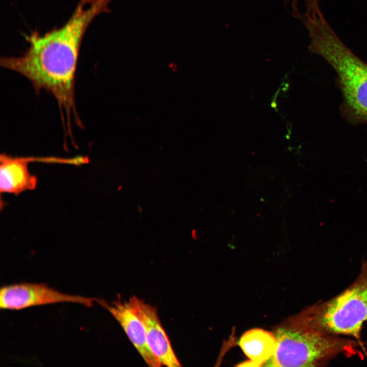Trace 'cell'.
Segmentation results:
<instances>
[{
  "label": "cell",
  "mask_w": 367,
  "mask_h": 367,
  "mask_svg": "<svg viewBox=\"0 0 367 367\" xmlns=\"http://www.w3.org/2000/svg\"><path fill=\"white\" fill-rule=\"evenodd\" d=\"M112 0H80L72 15L62 27L44 35L37 31L26 36L30 46L19 57H5L2 67L27 78L36 91L45 89L56 99L64 131L71 134L73 117L81 126L74 100L75 74L84 34L98 15L110 12Z\"/></svg>",
  "instance_id": "6da1fadb"
},
{
  "label": "cell",
  "mask_w": 367,
  "mask_h": 367,
  "mask_svg": "<svg viewBox=\"0 0 367 367\" xmlns=\"http://www.w3.org/2000/svg\"><path fill=\"white\" fill-rule=\"evenodd\" d=\"M309 51L324 59L335 71L343 96V117L350 124H367V64L340 39L326 19L308 28Z\"/></svg>",
  "instance_id": "7a4b0ae2"
},
{
  "label": "cell",
  "mask_w": 367,
  "mask_h": 367,
  "mask_svg": "<svg viewBox=\"0 0 367 367\" xmlns=\"http://www.w3.org/2000/svg\"><path fill=\"white\" fill-rule=\"evenodd\" d=\"M286 321L322 334L359 338L362 325L367 322V259L362 260L358 277L347 289Z\"/></svg>",
  "instance_id": "3957f363"
},
{
  "label": "cell",
  "mask_w": 367,
  "mask_h": 367,
  "mask_svg": "<svg viewBox=\"0 0 367 367\" xmlns=\"http://www.w3.org/2000/svg\"><path fill=\"white\" fill-rule=\"evenodd\" d=\"M273 332L277 339L276 349L264 366H323L356 344L353 340L304 329L286 321Z\"/></svg>",
  "instance_id": "277c9868"
},
{
  "label": "cell",
  "mask_w": 367,
  "mask_h": 367,
  "mask_svg": "<svg viewBox=\"0 0 367 367\" xmlns=\"http://www.w3.org/2000/svg\"><path fill=\"white\" fill-rule=\"evenodd\" d=\"M97 299L63 293L43 283H17L3 286L0 291V307L4 309L18 310L62 302L91 307Z\"/></svg>",
  "instance_id": "5b68a950"
},
{
  "label": "cell",
  "mask_w": 367,
  "mask_h": 367,
  "mask_svg": "<svg viewBox=\"0 0 367 367\" xmlns=\"http://www.w3.org/2000/svg\"><path fill=\"white\" fill-rule=\"evenodd\" d=\"M129 301L143 324L149 348L162 365L181 366L161 325L156 308L136 296L131 297Z\"/></svg>",
  "instance_id": "8992f818"
},
{
  "label": "cell",
  "mask_w": 367,
  "mask_h": 367,
  "mask_svg": "<svg viewBox=\"0 0 367 367\" xmlns=\"http://www.w3.org/2000/svg\"><path fill=\"white\" fill-rule=\"evenodd\" d=\"M96 302L117 321L148 366H162L149 347L143 324L134 311L129 300L126 301L118 299L111 302H107L103 299H97Z\"/></svg>",
  "instance_id": "52a82bcc"
},
{
  "label": "cell",
  "mask_w": 367,
  "mask_h": 367,
  "mask_svg": "<svg viewBox=\"0 0 367 367\" xmlns=\"http://www.w3.org/2000/svg\"><path fill=\"white\" fill-rule=\"evenodd\" d=\"M30 159L13 157L4 153L0 156V190L1 192L17 195L33 190L37 178L28 169Z\"/></svg>",
  "instance_id": "ba28073f"
},
{
  "label": "cell",
  "mask_w": 367,
  "mask_h": 367,
  "mask_svg": "<svg viewBox=\"0 0 367 367\" xmlns=\"http://www.w3.org/2000/svg\"><path fill=\"white\" fill-rule=\"evenodd\" d=\"M239 343L249 360L238 366H261L273 355L277 339L273 332L255 328L244 333Z\"/></svg>",
  "instance_id": "9c48e42d"
},
{
  "label": "cell",
  "mask_w": 367,
  "mask_h": 367,
  "mask_svg": "<svg viewBox=\"0 0 367 367\" xmlns=\"http://www.w3.org/2000/svg\"><path fill=\"white\" fill-rule=\"evenodd\" d=\"M306 8L305 12L311 14H317L321 12L320 3L321 0H303ZM299 0H284L286 4H290L293 14L296 17L301 13L298 7Z\"/></svg>",
  "instance_id": "30bf717a"
}]
</instances>
